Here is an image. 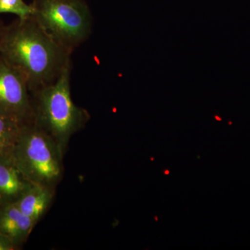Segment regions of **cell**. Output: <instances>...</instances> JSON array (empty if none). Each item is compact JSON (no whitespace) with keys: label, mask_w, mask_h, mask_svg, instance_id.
I'll use <instances>...</instances> for the list:
<instances>
[{"label":"cell","mask_w":250,"mask_h":250,"mask_svg":"<svg viewBox=\"0 0 250 250\" xmlns=\"http://www.w3.org/2000/svg\"><path fill=\"white\" fill-rule=\"evenodd\" d=\"M0 55L24 75L31 95L52 84L72 65V54L31 17L6 24Z\"/></svg>","instance_id":"cell-1"},{"label":"cell","mask_w":250,"mask_h":250,"mask_svg":"<svg viewBox=\"0 0 250 250\" xmlns=\"http://www.w3.org/2000/svg\"><path fill=\"white\" fill-rule=\"evenodd\" d=\"M71 70L70 65L56 82L32 95L33 123L56 141L64 155L72 136L83 129L90 120L89 113L72 100Z\"/></svg>","instance_id":"cell-2"},{"label":"cell","mask_w":250,"mask_h":250,"mask_svg":"<svg viewBox=\"0 0 250 250\" xmlns=\"http://www.w3.org/2000/svg\"><path fill=\"white\" fill-rule=\"evenodd\" d=\"M63 156L56 141L31 123L23 126L12 158L31 183L56 188L63 176Z\"/></svg>","instance_id":"cell-3"},{"label":"cell","mask_w":250,"mask_h":250,"mask_svg":"<svg viewBox=\"0 0 250 250\" xmlns=\"http://www.w3.org/2000/svg\"><path fill=\"white\" fill-rule=\"evenodd\" d=\"M30 17L70 53L89 38L91 11L85 0H33Z\"/></svg>","instance_id":"cell-4"},{"label":"cell","mask_w":250,"mask_h":250,"mask_svg":"<svg viewBox=\"0 0 250 250\" xmlns=\"http://www.w3.org/2000/svg\"><path fill=\"white\" fill-rule=\"evenodd\" d=\"M34 102L27 80L0 55V116L26 125L34 122Z\"/></svg>","instance_id":"cell-5"},{"label":"cell","mask_w":250,"mask_h":250,"mask_svg":"<svg viewBox=\"0 0 250 250\" xmlns=\"http://www.w3.org/2000/svg\"><path fill=\"white\" fill-rule=\"evenodd\" d=\"M32 185L12 157L0 159V207L16 203Z\"/></svg>","instance_id":"cell-6"},{"label":"cell","mask_w":250,"mask_h":250,"mask_svg":"<svg viewBox=\"0 0 250 250\" xmlns=\"http://www.w3.org/2000/svg\"><path fill=\"white\" fill-rule=\"evenodd\" d=\"M36 225L16 203L0 207V232L11 238L20 248L27 241Z\"/></svg>","instance_id":"cell-7"},{"label":"cell","mask_w":250,"mask_h":250,"mask_svg":"<svg viewBox=\"0 0 250 250\" xmlns=\"http://www.w3.org/2000/svg\"><path fill=\"white\" fill-rule=\"evenodd\" d=\"M55 193L56 188L33 184L16 204L23 213L37 224L49 210Z\"/></svg>","instance_id":"cell-8"},{"label":"cell","mask_w":250,"mask_h":250,"mask_svg":"<svg viewBox=\"0 0 250 250\" xmlns=\"http://www.w3.org/2000/svg\"><path fill=\"white\" fill-rule=\"evenodd\" d=\"M23 126L24 125L0 116V159L12 157Z\"/></svg>","instance_id":"cell-9"},{"label":"cell","mask_w":250,"mask_h":250,"mask_svg":"<svg viewBox=\"0 0 250 250\" xmlns=\"http://www.w3.org/2000/svg\"><path fill=\"white\" fill-rule=\"evenodd\" d=\"M32 12L31 4H27L24 0H0V14H14L20 19H26Z\"/></svg>","instance_id":"cell-10"},{"label":"cell","mask_w":250,"mask_h":250,"mask_svg":"<svg viewBox=\"0 0 250 250\" xmlns=\"http://www.w3.org/2000/svg\"><path fill=\"white\" fill-rule=\"evenodd\" d=\"M19 249V247L16 246L11 238L0 232V250H16Z\"/></svg>","instance_id":"cell-11"},{"label":"cell","mask_w":250,"mask_h":250,"mask_svg":"<svg viewBox=\"0 0 250 250\" xmlns=\"http://www.w3.org/2000/svg\"><path fill=\"white\" fill-rule=\"evenodd\" d=\"M6 24H5L2 21L0 20V44L2 41L3 36H4L5 30H6Z\"/></svg>","instance_id":"cell-12"},{"label":"cell","mask_w":250,"mask_h":250,"mask_svg":"<svg viewBox=\"0 0 250 250\" xmlns=\"http://www.w3.org/2000/svg\"><path fill=\"white\" fill-rule=\"evenodd\" d=\"M164 173H165L166 175H167V174H170V171H169L168 170H166L165 172H164Z\"/></svg>","instance_id":"cell-13"}]
</instances>
